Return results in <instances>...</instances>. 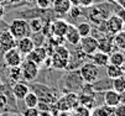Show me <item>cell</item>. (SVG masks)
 Returning <instances> with one entry per match:
<instances>
[{
  "label": "cell",
  "mask_w": 125,
  "mask_h": 116,
  "mask_svg": "<svg viewBox=\"0 0 125 116\" xmlns=\"http://www.w3.org/2000/svg\"><path fill=\"white\" fill-rule=\"evenodd\" d=\"M50 59H51L52 68L58 69V71L66 69L71 61V52L68 51V48L66 46L58 45L53 49V53L50 54Z\"/></svg>",
  "instance_id": "1"
},
{
  "label": "cell",
  "mask_w": 125,
  "mask_h": 116,
  "mask_svg": "<svg viewBox=\"0 0 125 116\" xmlns=\"http://www.w3.org/2000/svg\"><path fill=\"white\" fill-rule=\"evenodd\" d=\"M58 111H72L79 105L78 95L76 93H68L61 96L58 100L53 104Z\"/></svg>",
  "instance_id": "2"
},
{
  "label": "cell",
  "mask_w": 125,
  "mask_h": 116,
  "mask_svg": "<svg viewBox=\"0 0 125 116\" xmlns=\"http://www.w3.org/2000/svg\"><path fill=\"white\" fill-rule=\"evenodd\" d=\"M81 78L87 83V84H93L95 83L99 78V68L92 62H88L82 64V67L79 69Z\"/></svg>",
  "instance_id": "3"
},
{
  "label": "cell",
  "mask_w": 125,
  "mask_h": 116,
  "mask_svg": "<svg viewBox=\"0 0 125 116\" xmlns=\"http://www.w3.org/2000/svg\"><path fill=\"white\" fill-rule=\"evenodd\" d=\"M10 32H11V35L16 38V40H19L21 37H25L29 35V24L26 20L24 19H15L10 22L9 25V28H8Z\"/></svg>",
  "instance_id": "4"
},
{
  "label": "cell",
  "mask_w": 125,
  "mask_h": 116,
  "mask_svg": "<svg viewBox=\"0 0 125 116\" xmlns=\"http://www.w3.org/2000/svg\"><path fill=\"white\" fill-rule=\"evenodd\" d=\"M20 68H21L22 78L26 81H32L33 79H36V77L39 75V72H40V65L27 58L25 61H22V63L20 64Z\"/></svg>",
  "instance_id": "5"
},
{
  "label": "cell",
  "mask_w": 125,
  "mask_h": 116,
  "mask_svg": "<svg viewBox=\"0 0 125 116\" xmlns=\"http://www.w3.org/2000/svg\"><path fill=\"white\" fill-rule=\"evenodd\" d=\"M124 21L119 18L116 14L110 15L108 19L104 21L105 25V35H109V36H114L115 34H118L119 31H121L124 28Z\"/></svg>",
  "instance_id": "6"
},
{
  "label": "cell",
  "mask_w": 125,
  "mask_h": 116,
  "mask_svg": "<svg viewBox=\"0 0 125 116\" xmlns=\"http://www.w3.org/2000/svg\"><path fill=\"white\" fill-rule=\"evenodd\" d=\"M78 46H79V49L85 56H91L95 51H98V38L92 35L82 37Z\"/></svg>",
  "instance_id": "7"
},
{
  "label": "cell",
  "mask_w": 125,
  "mask_h": 116,
  "mask_svg": "<svg viewBox=\"0 0 125 116\" xmlns=\"http://www.w3.org/2000/svg\"><path fill=\"white\" fill-rule=\"evenodd\" d=\"M24 58H22V54L17 51L16 47L14 48H10L8 51H5L4 53V62L8 67H17V65H20L22 63Z\"/></svg>",
  "instance_id": "8"
},
{
  "label": "cell",
  "mask_w": 125,
  "mask_h": 116,
  "mask_svg": "<svg viewBox=\"0 0 125 116\" xmlns=\"http://www.w3.org/2000/svg\"><path fill=\"white\" fill-rule=\"evenodd\" d=\"M68 25L69 24L64 19H57V20H55L53 22H51L50 31H51L52 37H63L64 38V35H66V32H67Z\"/></svg>",
  "instance_id": "9"
},
{
  "label": "cell",
  "mask_w": 125,
  "mask_h": 116,
  "mask_svg": "<svg viewBox=\"0 0 125 116\" xmlns=\"http://www.w3.org/2000/svg\"><path fill=\"white\" fill-rule=\"evenodd\" d=\"M35 41L31 38V37H29V36H25V37H21V38H19V40H16V49L19 51L24 57H26L32 49L35 48Z\"/></svg>",
  "instance_id": "10"
},
{
  "label": "cell",
  "mask_w": 125,
  "mask_h": 116,
  "mask_svg": "<svg viewBox=\"0 0 125 116\" xmlns=\"http://www.w3.org/2000/svg\"><path fill=\"white\" fill-rule=\"evenodd\" d=\"M47 57H48V52H47L46 47H43V46H41V47H36V46H35V48L26 56L27 59L35 62L39 65L43 64V62H45V59Z\"/></svg>",
  "instance_id": "11"
},
{
  "label": "cell",
  "mask_w": 125,
  "mask_h": 116,
  "mask_svg": "<svg viewBox=\"0 0 125 116\" xmlns=\"http://www.w3.org/2000/svg\"><path fill=\"white\" fill-rule=\"evenodd\" d=\"M15 46H16V38L11 35V32L9 30L0 32V47H1L4 51L14 48Z\"/></svg>",
  "instance_id": "12"
},
{
  "label": "cell",
  "mask_w": 125,
  "mask_h": 116,
  "mask_svg": "<svg viewBox=\"0 0 125 116\" xmlns=\"http://www.w3.org/2000/svg\"><path fill=\"white\" fill-rule=\"evenodd\" d=\"M114 42H113V36L104 35L100 38H98V51L105 52V53H112L114 48Z\"/></svg>",
  "instance_id": "13"
},
{
  "label": "cell",
  "mask_w": 125,
  "mask_h": 116,
  "mask_svg": "<svg viewBox=\"0 0 125 116\" xmlns=\"http://www.w3.org/2000/svg\"><path fill=\"white\" fill-rule=\"evenodd\" d=\"M92 59V63L95 64L98 68H102V67H106L109 64V54L105 53V52H102V51H95L93 54L89 56Z\"/></svg>",
  "instance_id": "14"
},
{
  "label": "cell",
  "mask_w": 125,
  "mask_h": 116,
  "mask_svg": "<svg viewBox=\"0 0 125 116\" xmlns=\"http://www.w3.org/2000/svg\"><path fill=\"white\" fill-rule=\"evenodd\" d=\"M64 38L68 43H71L72 46H78L79 41H81V35H79V32L77 30V27L74 25H68V28H67V32H66V35H64Z\"/></svg>",
  "instance_id": "15"
},
{
  "label": "cell",
  "mask_w": 125,
  "mask_h": 116,
  "mask_svg": "<svg viewBox=\"0 0 125 116\" xmlns=\"http://www.w3.org/2000/svg\"><path fill=\"white\" fill-rule=\"evenodd\" d=\"M71 6H72V4H71L69 0H53L52 1L53 11L58 15H62V16L68 14Z\"/></svg>",
  "instance_id": "16"
},
{
  "label": "cell",
  "mask_w": 125,
  "mask_h": 116,
  "mask_svg": "<svg viewBox=\"0 0 125 116\" xmlns=\"http://www.w3.org/2000/svg\"><path fill=\"white\" fill-rule=\"evenodd\" d=\"M104 104L115 107L118 104H120V93L115 91L114 89L106 90L104 93Z\"/></svg>",
  "instance_id": "17"
},
{
  "label": "cell",
  "mask_w": 125,
  "mask_h": 116,
  "mask_svg": "<svg viewBox=\"0 0 125 116\" xmlns=\"http://www.w3.org/2000/svg\"><path fill=\"white\" fill-rule=\"evenodd\" d=\"M29 91H30L29 85L25 84V83H22V81H20V80L15 81V84L12 85V94L17 100H22Z\"/></svg>",
  "instance_id": "18"
},
{
  "label": "cell",
  "mask_w": 125,
  "mask_h": 116,
  "mask_svg": "<svg viewBox=\"0 0 125 116\" xmlns=\"http://www.w3.org/2000/svg\"><path fill=\"white\" fill-rule=\"evenodd\" d=\"M91 116H114V107L108 105H102L91 110Z\"/></svg>",
  "instance_id": "19"
},
{
  "label": "cell",
  "mask_w": 125,
  "mask_h": 116,
  "mask_svg": "<svg viewBox=\"0 0 125 116\" xmlns=\"http://www.w3.org/2000/svg\"><path fill=\"white\" fill-rule=\"evenodd\" d=\"M109 63L124 67V64H125V53L123 51H120V49L113 51L112 53H109Z\"/></svg>",
  "instance_id": "20"
},
{
  "label": "cell",
  "mask_w": 125,
  "mask_h": 116,
  "mask_svg": "<svg viewBox=\"0 0 125 116\" xmlns=\"http://www.w3.org/2000/svg\"><path fill=\"white\" fill-rule=\"evenodd\" d=\"M106 75H108V78L110 79H114V78H118V77H123L125 71L123 67H120V65H115V64H108L106 65Z\"/></svg>",
  "instance_id": "21"
},
{
  "label": "cell",
  "mask_w": 125,
  "mask_h": 116,
  "mask_svg": "<svg viewBox=\"0 0 125 116\" xmlns=\"http://www.w3.org/2000/svg\"><path fill=\"white\" fill-rule=\"evenodd\" d=\"M27 24H29V28L32 34H40L41 31H43V27H45V22L41 18H33Z\"/></svg>",
  "instance_id": "22"
},
{
  "label": "cell",
  "mask_w": 125,
  "mask_h": 116,
  "mask_svg": "<svg viewBox=\"0 0 125 116\" xmlns=\"http://www.w3.org/2000/svg\"><path fill=\"white\" fill-rule=\"evenodd\" d=\"M22 101H24L26 107H37L40 99H39V95L35 91H29L25 95V98L22 99Z\"/></svg>",
  "instance_id": "23"
},
{
  "label": "cell",
  "mask_w": 125,
  "mask_h": 116,
  "mask_svg": "<svg viewBox=\"0 0 125 116\" xmlns=\"http://www.w3.org/2000/svg\"><path fill=\"white\" fill-rule=\"evenodd\" d=\"M113 42L114 46L116 47V49H120V51L125 52V31L121 30L118 34H115L113 36Z\"/></svg>",
  "instance_id": "24"
},
{
  "label": "cell",
  "mask_w": 125,
  "mask_h": 116,
  "mask_svg": "<svg viewBox=\"0 0 125 116\" xmlns=\"http://www.w3.org/2000/svg\"><path fill=\"white\" fill-rule=\"evenodd\" d=\"M76 27H77V30L79 32L81 37H85V36L92 35V26H91V24H89V22H85V21L84 22H81Z\"/></svg>",
  "instance_id": "25"
},
{
  "label": "cell",
  "mask_w": 125,
  "mask_h": 116,
  "mask_svg": "<svg viewBox=\"0 0 125 116\" xmlns=\"http://www.w3.org/2000/svg\"><path fill=\"white\" fill-rule=\"evenodd\" d=\"M78 100H79V105L85 106L88 109H92L94 105V99L92 95H85V94L78 95Z\"/></svg>",
  "instance_id": "26"
},
{
  "label": "cell",
  "mask_w": 125,
  "mask_h": 116,
  "mask_svg": "<svg viewBox=\"0 0 125 116\" xmlns=\"http://www.w3.org/2000/svg\"><path fill=\"white\" fill-rule=\"evenodd\" d=\"M112 85H113V89L115 91H118V93L124 91L125 90V78H124V75L112 79Z\"/></svg>",
  "instance_id": "27"
},
{
  "label": "cell",
  "mask_w": 125,
  "mask_h": 116,
  "mask_svg": "<svg viewBox=\"0 0 125 116\" xmlns=\"http://www.w3.org/2000/svg\"><path fill=\"white\" fill-rule=\"evenodd\" d=\"M9 78L14 81H19L22 79V73H21V68L20 65L17 67H10L9 68Z\"/></svg>",
  "instance_id": "28"
},
{
  "label": "cell",
  "mask_w": 125,
  "mask_h": 116,
  "mask_svg": "<svg viewBox=\"0 0 125 116\" xmlns=\"http://www.w3.org/2000/svg\"><path fill=\"white\" fill-rule=\"evenodd\" d=\"M72 116H91V109L78 105L76 109L72 110Z\"/></svg>",
  "instance_id": "29"
},
{
  "label": "cell",
  "mask_w": 125,
  "mask_h": 116,
  "mask_svg": "<svg viewBox=\"0 0 125 116\" xmlns=\"http://www.w3.org/2000/svg\"><path fill=\"white\" fill-rule=\"evenodd\" d=\"M68 14L71 15L72 19H78L79 16H82V8H79L78 5H72L68 11Z\"/></svg>",
  "instance_id": "30"
},
{
  "label": "cell",
  "mask_w": 125,
  "mask_h": 116,
  "mask_svg": "<svg viewBox=\"0 0 125 116\" xmlns=\"http://www.w3.org/2000/svg\"><path fill=\"white\" fill-rule=\"evenodd\" d=\"M114 116H125V104L120 103L114 107Z\"/></svg>",
  "instance_id": "31"
},
{
  "label": "cell",
  "mask_w": 125,
  "mask_h": 116,
  "mask_svg": "<svg viewBox=\"0 0 125 116\" xmlns=\"http://www.w3.org/2000/svg\"><path fill=\"white\" fill-rule=\"evenodd\" d=\"M21 115L22 116H39V109L37 107H26Z\"/></svg>",
  "instance_id": "32"
},
{
  "label": "cell",
  "mask_w": 125,
  "mask_h": 116,
  "mask_svg": "<svg viewBox=\"0 0 125 116\" xmlns=\"http://www.w3.org/2000/svg\"><path fill=\"white\" fill-rule=\"evenodd\" d=\"M35 1H36V4L40 9H48L52 6L53 0H35Z\"/></svg>",
  "instance_id": "33"
},
{
  "label": "cell",
  "mask_w": 125,
  "mask_h": 116,
  "mask_svg": "<svg viewBox=\"0 0 125 116\" xmlns=\"http://www.w3.org/2000/svg\"><path fill=\"white\" fill-rule=\"evenodd\" d=\"M6 105H8V98L5 94L0 93V111H3L6 109Z\"/></svg>",
  "instance_id": "34"
},
{
  "label": "cell",
  "mask_w": 125,
  "mask_h": 116,
  "mask_svg": "<svg viewBox=\"0 0 125 116\" xmlns=\"http://www.w3.org/2000/svg\"><path fill=\"white\" fill-rule=\"evenodd\" d=\"M93 3H94V0H79V3H78V6L79 8H91L93 6Z\"/></svg>",
  "instance_id": "35"
},
{
  "label": "cell",
  "mask_w": 125,
  "mask_h": 116,
  "mask_svg": "<svg viewBox=\"0 0 125 116\" xmlns=\"http://www.w3.org/2000/svg\"><path fill=\"white\" fill-rule=\"evenodd\" d=\"M39 116H53L52 111L48 110V109H42V110H39Z\"/></svg>",
  "instance_id": "36"
},
{
  "label": "cell",
  "mask_w": 125,
  "mask_h": 116,
  "mask_svg": "<svg viewBox=\"0 0 125 116\" xmlns=\"http://www.w3.org/2000/svg\"><path fill=\"white\" fill-rule=\"evenodd\" d=\"M116 15L119 16V18H120V19H121L124 22H125V9H121V10H119Z\"/></svg>",
  "instance_id": "37"
},
{
  "label": "cell",
  "mask_w": 125,
  "mask_h": 116,
  "mask_svg": "<svg viewBox=\"0 0 125 116\" xmlns=\"http://www.w3.org/2000/svg\"><path fill=\"white\" fill-rule=\"evenodd\" d=\"M4 15H5V9H4V5L0 4V21L4 19Z\"/></svg>",
  "instance_id": "38"
},
{
  "label": "cell",
  "mask_w": 125,
  "mask_h": 116,
  "mask_svg": "<svg viewBox=\"0 0 125 116\" xmlns=\"http://www.w3.org/2000/svg\"><path fill=\"white\" fill-rule=\"evenodd\" d=\"M57 116H72V111H60Z\"/></svg>",
  "instance_id": "39"
},
{
  "label": "cell",
  "mask_w": 125,
  "mask_h": 116,
  "mask_svg": "<svg viewBox=\"0 0 125 116\" xmlns=\"http://www.w3.org/2000/svg\"><path fill=\"white\" fill-rule=\"evenodd\" d=\"M120 103L125 104V90L120 93Z\"/></svg>",
  "instance_id": "40"
},
{
  "label": "cell",
  "mask_w": 125,
  "mask_h": 116,
  "mask_svg": "<svg viewBox=\"0 0 125 116\" xmlns=\"http://www.w3.org/2000/svg\"><path fill=\"white\" fill-rule=\"evenodd\" d=\"M8 3H10L11 5H17L19 3H21V0H8Z\"/></svg>",
  "instance_id": "41"
},
{
  "label": "cell",
  "mask_w": 125,
  "mask_h": 116,
  "mask_svg": "<svg viewBox=\"0 0 125 116\" xmlns=\"http://www.w3.org/2000/svg\"><path fill=\"white\" fill-rule=\"evenodd\" d=\"M69 1H71V4H72V5H78L79 0H69Z\"/></svg>",
  "instance_id": "42"
},
{
  "label": "cell",
  "mask_w": 125,
  "mask_h": 116,
  "mask_svg": "<svg viewBox=\"0 0 125 116\" xmlns=\"http://www.w3.org/2000/svg\"><path fill=\"white\" fill-rule=\"evenodd\" d=\"M5 3H8V0H0V4H3V5H4Z\"/></svg>",
  "instance_id": "43"
},
{
  "label": "cell",
  "mask_w": 125,
  "mask_h": 116,
  "mask_svg": "<svg viewBox=\"0 0 125 116\" xmlns=\"http://www.w3.org/2000/svg\"><path fill=\"white\" fill-rule=\"evenodd\" d=\"M106 1H109V3H115L116 0H106Z\"/></svg>",
  "instance_id": "44"
},
{
  "label": "cell",
  "mask_w": 125,
  "mask_h": 116,
  "mask_svg": "<svg viewBox=\"0 0 125 116\" xmlns=\"http://www.w3.org/2000/svg\"><path fill=\"white\" fill-rule=\"evenodd\" d=\"M25 1H27V3H33L35 0H25Z\"/></svg>",
  "instance_id": "45"
},
{
  "label": "cell",
  "mask_w": 125,
  "mask_h": 116,
  "mask_svg": "<svg viewBox=\"0 0 125 116\" xmlns=\"http://www.w3.org/2000/svg\"><path fill=\"white\" fill-rule=\"evenodd\" d=\"M10 116H22V115H17V114H14V115H10Z\"/></svg>",
  "instance_id": "46"
},
{
  "label": "cell",
  "mask_w": 125,
  "mask_h": 116,
  "mask_svg": "<svg viewBox=\"0 0 125 116\" xmlns=\"http://www.w3.org/2000/svg\"><path fill=\"white\" fill-rule=\"evenodd\" d=\"M123 68H124V71H125V65H124V67H123Z\"/></svg>",
  "instance_id": "47"
},
{
  "label": "cell",
  "mask_w": 125,
  "mask_h": 116,
  "mask_svg": "<svg viewBox=\"0 0 125 116\" xmlns=\"http://www.w3.org/2000/svg\"><path fill=\"white\" fill-rule=\"evenodd\" d=\"M0 116H1V111H0Z\"/></svg>",
  "instance_id": "48"
}]
</instances>
